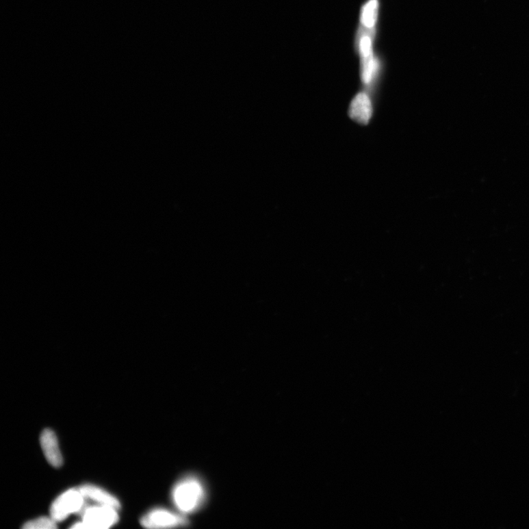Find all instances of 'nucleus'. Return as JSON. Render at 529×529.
Masks as SVG:
<instances>
[{
    "label": "nucleus",
    "mask_w": 529,
    "mask_h": 529,
    "mask_svg": "<svg viewBox=\"0 0 529 529\" xmlns=\"http://www.w3.org/2000/svg\"><path fill=\"white\" fill-rule=\"evenodd\" d=\"M84 495L78 490H69L60 495L51 506V517L56 522L62 521L69 515L82 510Z\"/></svg>",
    "instance_id": "7ed1b4c3"
},
{
    "label": "nucleus",
    "mask_w": 529,
    "mask_h": 529,
    "mask_svg": "<svg viewBox=\"0 0 529 529\" xmlns=\"http://www.w3.org/2000/svg\"><path fill=\"white\" fill-rule=\"evenodd\" d=\"M378 9V0H369L362 8L361 22L367 28H373L376 23Z\"/></svg>",
    "instance_id": "1a4fd4ad"
},
{
    "label": "nucleus",
    "mask_w": 529,
    "mask_h": 529,
    "mask_svg": "<svg viewBox=\"0 0 529 529\" xmlns=\"http://www.w3.org/2000/svg\"><path fill=\"white\" fill-rule=\"evenodd\" d=\"M141 524L148 528H169L185 526L188 521L181 513H176L158 508L146 513L142 517Z\"/></svg>",
    "instance_id": "20e7f679"
},
{
    "label": "nucleus",
    "mask_w": 529,
    "mask_h": 529,
    "mask_svg": "<svg viewBox=\"0 0 529 529\" xmlns=\"http://www.w3.org/2000/svg\"><path fill=\"white\" fill-rule=\"evenodd\" d=\"M116 508L108 506L88 507L83 514V521L72 526L73 528L106 529L114 526L118 521Z\"/></svg>",
    "instance_id": "f03ea898"
},
{
    "label": "nucleus",
    "mask_w": 529,
    "mask_h": 529,
    "mask_svg": "<svg viewBox=\"0 0 529 529\" xmlns=\"http://www.w3.org/2000/svg\"><path fill=\"white\" fill-rule=\"evenodd\" d=\"M373 109L370 98L365 93L358 94L349 108V114L359 124L366 125L370 121Z\"/></svg>",
    "instance_id": "0eeeda50"
},
{
    "label": "nucleus",
    "mask_w": 529,
    "mask_h": 529,
    "mask_svg": "<svg viewBox=\"0 0 529 529\" xmlns=\"http://www.w3.org/2000/svg\"><path fill=\"white\" fill-rule=\"evenodd\" d=\"M206 489L201 478L188 476L175 485L172 498L178 511L187 515L201 510L206 502Z\"/></svg>",
    "instance_id": "f257e3e1"
},
{
    "label": "nucleus",
    "mask_w": 529,
    "mask_h": 529,
    "mask_svg": "<svg viewBox=\"0 0 529 529\" xmlns=\"http://www.w3.org/2000/svg\"><path fill=\"white\" fill-rule=\"evenodd\" d=\"M79 490L85 498L92 499L101 505L112 506L116 510L121 507L116 498L96 486L86 485L79 487Z\"/></svg>",
    "instance_id": "6e6552de"
},
{
    "label": "nucleus",
    "mask_w": 529,
    "mask_h": 529,
    "mask_svg": "<svg viewBox=\"0 0 529 529\" xmlns=\"http://www.w3.org/2000/svg\"><path fill=\"white\" fill-rule=\"evenodd\" d=\"M359 52L361 58V78L363 83L370 84L377 71L376 61L370 37L363 36L359 42Z\"/></svg>",
    "instance_id": "39448f33"
},
{
    "label": "nucleus",
    "mask_w": 529,
    "mask_h": 529,
    "mask_svg": "<svg viewBox=\"0 0 529 529\" xmlns=\"http://www.w3.org/2000/svg\"><path fill=\"white\" fill-rule=\"evenodd\" d=\"M23 528L25 529H55L57 528V525L53 517H42L27 522Z\"/></svg>",
    "instance_id": "9d476101"
},
{
    "label": "nucleus",
    "mask_w": 529,
    "mask_h": 529,
    "mask_svg": "<svg viewBox=\"0 0 529 529\" xmlns=\"http://www.w3.org/2000/svg\"><path fill=\"white\" fill-rule=\"evenodd\" d=\"M40 442L48 463L55 467H61L63 464V456L55 433L51 429H44Z\"/></svg>",
    "instance_id": "423d86ee"
}]
</instances>
